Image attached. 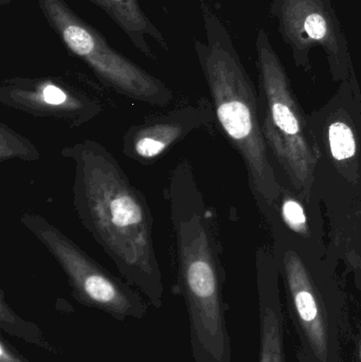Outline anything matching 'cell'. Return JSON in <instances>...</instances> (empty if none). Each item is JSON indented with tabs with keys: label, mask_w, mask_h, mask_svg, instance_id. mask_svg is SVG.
Listing matches in <instances>:
<instances>
[{
	"label": "cell",
	"mask_w": 361,
	"mask_h": 362,
	"mask_svg": "<svg viewBox=\"0 0 361 362\" xmlns=\"http://www.w3.org/2000/svg\"><path fill=\"white\" fill-rule=\"evenodd\" d=\"M61 155L73 163V206L83 227L114 262L121 278L160 310L165 286L146 196L99 142L86 139L66 146Z\"/></svg>",
	"instance_id": "obj_1"
},
{
	"label": "cell",
	"mask_w": 361,
	"mask_h": 362,
	"mask_svg": "<svg viewBox=\"0 0 361 362\" xmlns=\"http://www.w3.org/2000/svg\"><path fill=\"white\" fill-rule=\"evenodd\" d=\"M165 197L173 229L176 293L188 312L193 361L231 362L220 244L189 159L172 170Z\"/></svg>",
	"instance_id": "obj_2"
},
{
	"label": "cell",
	"mask_w": 361,
	"mask_h": 362,
	"mask_svg": "<svg viewBox=\"0 0 361 362\" xmlns=\"http://www.w3.org/2000/svg\"><path fill=\"white\" fill-rule=\"evenodd\" d=\"M307 120L317 155L316 193L330 226L328 257L345 262L361 287V93L355 72Z\"/></svg>",
	"instance_id": "obj_3"
},
{
	"label": "cell",
	"mask_w": 361,
	"mask_h": 362,
	"mask_svg": "<svg viewBox=\"0 0 361 362\" xmlns=\"http://www.w3.org/2000/svg\"><path fill=\"white\" fill-rule=\"evenodd\" d=\"M206 40L194 51L211 95L216 120L247 170L250 189L264 216L279 197L282 180L261 127L259 93L232 38L207 0H199Z\"/></svg>",
	"instance_id": "obj_4"
},
{
	"label": "cell",
	"mask_w": 361,
	"mask_h": 362,
	"mask_svg": "<svg viewBox=\"0 0 361 362\" xmlns=\"http://www.w3.org/2000/svg\"><path fill=\"white\" fill-rule=\"evenodd\" d=\"M273 255L285 283L288 308L307 362H341L345 297L330 257L305 250L281 234Z\"/></svg>",
	"instance_id": "obj_5"
},
{
	"label": "cell",
	"mask_w": 361,
	"mask_h": 362,
	"mask_svg": "<svg viewBox=\"0 0 361 362\" xmlns=\"http://www.w3.org/2000/svg\"><path fill=\"white\" fill-rule=\"evenodd\" d=\"M261 127L282 181L307 204H321L316 193L315 144L285 67L264 29L256 42Z\"/></svg>",
	"instance_id": "obj_6"
},
{
	"label": "cell",
	"mask_w": 361,
	"mask_h": 362,
	"mask_svg": "<svg viewBox=\"0 0 361 362\" xmlns=\"http://www.w3.org/2000/svg\"><path fill=\"white\" fill-rule=\"evenodd\" d=\"M37 4L68 52L82 61L104 86L156 107H167L173 102L174 93L163 81L114 49L65 0H37Z\"/></svg>",
	"instance_id": "obj_7"
},
{
	"label": "cell",
	"mask_w": 361,
	"mask_h": 362,
	"mask_svg": "<svg viewBox=\"0 0 361 362\" xmlns=\"http://www.w3.org/2000/svg\"><path fill=\"white\" fill-rule=\"evenodd\" d=\"M19 221L59 264L78 304L120 322L142 320L146 316L148 304L137 289L108 272L45 217L25 212Z\"/></svg>",
	"instance_id": "obj_8"
},
{
	"label": "cell",
	"mask_w": 361,
	"mask_h": 362,
	"mask_svg": "<svg viewBox=\"0 0 361 362\" xmlns=\"http://www.w3.org/2000/svg\"><path fill=\"white\" fill-rule=\"evenodd\" d=\"M269 14L277 19L278 30L292 50L296 67L309 71L312 50L320 47L335 82H343L355 72L347 37L331 0H273Z\"/></svg>",
	"instance_id": "obj_9"
},
{
	"label": "cell",
	"mask_w": 361,
	"mask_h": 362,
	"mask_svg": "<svg viewBox=\"0 0 361 362\" xmlns=\"http://www.w3.org/2000/svg\"><path fill=\"white\" fill-rule=\"evenodd\" d=\"M0 103L69 129L90 122L104 110L103 102L97 95L61 76L6 78L0 84Z\"/></svg>",
	"instance_id": "obj_10"
},
{
	"label": "cell",
	"mask_w": 361,
	"mask_h": 362,
	"mask_svg": "<svg viewBox=\"0 0 361 362\" xmlns=\"http://www.w3.org/2000/svg\"><path fill=\"white\" fill-rule=\"evenodd\" d=\"M214 118L212 102L206 98L148 117L126 129L123 155L141 165H155L191 133L211 124Z\"/></svg>",
	"instance_id": "obj_11"
},
{
	"label": "cell",
	"mask_w": 361,
	"mask_h": 362,
	"mask_svg": "<svg viewBox=\"0 0 361 362\" xmlns=\"http://www.w3.org/2000/svg\"><path fill=\"white\" fill-rule=\"evenodd\" d=\"M265 217L273 233L286 236L309 252L328 257L321 204H307L282 181L279 197Z\"/></svg>",
	"instance_id": "obj_12"
},
{
	"label": "cell",
	"mask_w": 361,
	"mask_h": 362,
	"mask_svg": "<svg viewBox=\"0 0 361 362\" xmlns=\"http://www.w3.org/2000/svg\"><path fill=\"white\" fill-rule=\"evenodd\" d=\"M256 259L260 312V362H285L279 268L273 251L260 249Z\"/></svg>",
	"instance_id": "obj_13"
},
{
	"label": "cell",
	"mask_w": 361,
	"mask_h": 362,
	"mask_svg": "<svg viewBox=\"0 0 361 362\" xmlns=\"http://www.w3.org/2000/svg\"><path fill=\"white\" fill-rule=\"evenodd\" d=\"M106 13L122 30L129 42L148 59H156L146 37L153 38L165 51H170L169 42L162 32L146 16L140 6L141 0H88Z\"/></svg>",
	"instance_id": "obj_14"
},
{
	"label": "cell",
	"mask_w": 361,
	"mask_h": 362,
	"mask_svg": "<svg viewBox=\"0 0 361 362\" xmlns=\"http://www.w3.org/2000/svg\"><path fill=\"white\" fill-rule=\"evenodd\" d=\"M0 329L8 336L18 338L47 352L59 354L57 346L47 339L44 332L36 323L25 320L13 310L6 301L4 289L0 291Z\"/></svg>",
	"instance_id": "obj_15"
},
{
	"label": "cell",
	"mask_w": 361,
	"mask_h": 362,
	"mask_svg": "<svg viewBox=\"0 0 361 362\" xmlns=\"http://www.w3.org/2000/svg\"><path fill=\"white\" fill-rule=\"evenodd\" d=\"M40 157L37 148L28 138L17 133L6 123H0V163L12 159L33 163L40 160Z\"/></svg>",
	"instance_id": "obj_16"
},
{
	"label": "cell",
	"mask_w": 361,
	"mask_h": 362,
	"mask_svg": "<svg viewBox=\"0 0 361 362\" xmlns=\"http://www.w3.org/2000/svg\"><path fill=\"white\" fill-rule=\"evenodd\" d=\"M0 362H30L12 346L8 340L0 337Z\"/></svg>",
	"instance_id": "obj_17"
},
{
	"label": "cell",
	"mask_w": 361,
	"mask_h": 362,
	"mask_svg": "<svg viewBox=\"0 0 361 362\" xmlns=\"http://www.w3.org/2000/svg\"><path fill=\"white\" fill-rule=\"evenodd\" d=\"M12 2V0H0V4L1 6H6Z\"/></svg>",
	"instance_id": "obj_18"
},
{
	"label": "cell",
	"mask_w": 361,
	"mask_h": 362,
	"mask_svg": "<svg viewBox=\"0 0 361 362\" xmlns=\"http://www.w3.org/2000/svg\"><path fill=\"white\" fill-rule=\"evenodd\" d=\"M358 353H360V357L361 361V337L358 339Z\"/></svg>",
	"instance_id": "obj_19"
}]
</instances>
